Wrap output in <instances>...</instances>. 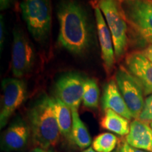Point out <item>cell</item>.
I'll return each mask as SVG.
<instances>
[{
  "label": "cell",
  "instance_id": "obj_1",
  "mask_svg": "<svg viewBox=\"0 0 152 152\" xmlns=\"http://www.w3.org/2000/svg\"><path fill=\"white\" fill-rule=\"evenodd\" d=\"M57 16L61 46L75 55L86 52L92 43V29L85 7L77 0H61Z\"/></svg>",
  "mask_w": 152,
  "mask_h": 152
},
{
  "label": "cell",
  "instance_id": "obj_2",
  "mask_svg": "<svg viewBox=\"0 0 152 152\" xmlns=\"http://www.w3.org/2000/svg\"><path fill=\"white\" fill-rule=\"evenodd\" d=\"M29 128L33 143L49 149L58 143L60 137L53 106V99L46 94L39 98L28 111Z\"/></svg>",
  "mask_w": 152,
  "mask_h": 152
},
{
  "label": "cell",
  "instance_id": "obj_3",
  "mask_svg": "<svg viewBox=\"0 0 152 152\" xmlns=\"http://www.w3.org/2000/svg\"><path fill=\"white\" fill-rule=\"evenodd\" d=\"M20 10L35 40L45 42L48 39L52 25L51 0H23Z\"/></svg>",
  "mask_w": 152,
  "mask_h": 152
},
{
  "label": "cell",
  "instance_id": "obj_4",
  "mask_svg": "<svg viewBox=\"0 0 152 152\" xmlns=\"http://www.w3.org/2000/svg\"><path fill=\"white\" fill-rule=\"evenodd\" d=\"M98 7L111 33L115 56L120 58L128 46V21L122 4L116 0H99Z\"/></svg>",
  "mask_w": 152,
  "mask_h": 152
},
{
  "label": "cell",
  "instance_id": "obj_5",
  "mask_svg": "<svg viewBox=\"0 0 152 152\" xmlns=\"http://www.w3.org/2000/svg\"><path fill=\"white\" fill-rule=\"evenodd\" d=\"M127 21L142 39L152 44V0L121 3Z\"/></svg>",
  "mask_w": 152,
  "mask_h": 152
},
{
  "label": "cell",
  "instance_id": "obj_6",
  "mask_svg": "<svg viewBox=\"0 0 152 152\" xmlns=\"http://www.w3.org/2000/svg\"><path fill=\"white\" fill-rule=\"evenodd\" d=\"M11 70L16 78L30 73L35 61L34 47L23 30L16 26L13 32Z\"/></svg>",
  "mask_w": 152,
  "mask_h": 152
},
{
  "label": "cell",
  "instance_id": "obj_7",
  "mask_svg": "<svg viewBox=\"0 0 152 152\" xmlns=\"http://www.w3.org/2000/svg\"><path fill=\"white\" fill-rule=\"evenodd\" d=\"M115 78L120 92L132 117L139 119L145 103L142 85L128 70L123 66H120L117 70Z\"/></svg>",
  "mask_w": 152,
  "mask_h": 152
},
{
  "label": "cell",
  "instance_id": "obj_8",
  "mask_svg": "<svg viewBox=\"0 0 152 152\" xmlns=\"http://www.w3.org/2000/svg\"><path fill=\"white\" fill-rule=\"evenodd\" d=\"M3 96L0 111V126L4 128L13 113L26 99V83L18 78H5L1 83Z\"/></svg>",
  "mask_w": 152,
  "mask_h": 152
},
{
  "label": "cell",
  "instance_id": "obj_9",
  "mask_svg": "<svg viewBox=\"0 0 152 152\" xmlns=\"http://www.w3.org/2000/svg\"><path fill=\"white\" fill-rule=\"evenodd\" d=\"M85 79L80 74L72 72L61 76L55 85V94L73 111H78L83 101Z\"/></svg>",
  "mask_w": 152,
  "mask_h": 152
},
{
  "label": "cell",
  "instance_id": "obj_10",
  "mask_svg": "<svg viewBox=\"0 0 152 152\" xmlns=\"http://www.w3.org/2000/svg\"><path fill=\"white\" fill-rule=\"evenodd\" d=\"M125 64L142 85L144 95L152 94V62L141 52H133L125 57Z\"/></svg>",
  "mask_w": 152,
  "mask_h": 152
},
{
  "label": "cell",
  "instance_id": "obj_11",
  "mask_svg": "<svg viewBox=\"0 0 152 152\" xmlns=\"http://www.w3.org/2000/svg\"><path fill=\"white\" fill-rule=\"evenodd\" d=\"M94 14L104 67L106 73L110 74L113 68L115 56L113 38L103 14L99 7H94Z\"/></svg>",
  "mask_w": 152,
  "mask_h": 152
},
{
  "label": "cell",
  "instance_id": "obj_12",
  "mask_svg": "<svg viewBox=\"0 0 152 152\" xmlns=\"http://www.w3.org/2000/svg\"><path fill=\"white\" fill-rule=\"evenodd\" d=\"M30 132L29 126L23 120H16L4 132L1 147L7 151L21 150L27 144Z\"/></svg>",
  "mask_w": 152,
  "mask_h": 152
},
{
  "label": "cell",
  "instance_id": "obj_13",
  "mask_svg": "<svg viewBox=\"0 0 152 152\" xmlns=\"http://www.w3.org/2000/svg\"><path fill=\"white\" fill-rule=\"evenodd\" d=\"M102 106L104 110L111 109L129 121L133 118L120 92L116 83L113 80L108 82L104 86L102 96Z\"/></svg>",
  "mask_w": 152,
  "mask_h": 152
},
{
  "label": "cell",
  "instance_id": "obj_14",
  "mask_svg": "<svg viewBox=\"0 0 152 152\" xmlns=\"http://www.w3.org/2000/svg\"><path fill=\"white\" fill-rule=\"evenodd\" d=\"M125 140L133 147L152 152V128L147 123L134 120Z\"/></svg>",
  "mask_w": 152,
  "mask_h": 152
},
{
  "label": "cell",
  "instance_id": "obj_15",
  "mask_svg": "<svg viewBox=\"0 0 152 152\" xmlns=\"http://www.w3.org/2000/svg\"><path fill=\"white\" fill-rule=\"evenodd\" d=\"M100 125L103 129L121 136L128 135L130 128L129 120L111 109L104 110V116L101 119Z\"/></svg>",
  "mask_w": 152,
  "mask_h": 152
},
{
  "label": "cell",
  "instance_id": "obj_16",
  "mask_svg": "<svg viewBox=\"0 0 152 152\" xmlns=\"http://www.w3.org/2000/svg\"><path fill=\"white\" fill-rule=\"evenodd\" d=\"M52 99L55 116L61 134L64 137L72 140L71 134L72 125H73L72 111L59 99L56 97L52 98Z\"/></svg>",
  "mask_w": 152,
  "mask_h": 152
},
{
  "label": "cell",
  "instance_id": "obj_17",
  "mask_svg": "<svg viewBox=\"0 0 152 152\" xmlns=\"http://www.w3.org/2000/svg\"><path fill=\"white\" fill-rule=\"evenodd\" d=\"M73 125L71 137L80 149L87 148L92 143V138L84 123L80 118L78 111H73Z\"/></svg>",
  "mask_w": 152,
  "mask_h": 152
},
{
  "label": "cell",
  "instance_id": "obj_18",
  "mask_svg": "<svg viewBox=\"0 0 152 152\" xmlns=\"http://www.w3.org/2000/svg\"><path fill=\"white\" fill-rule=\"evenodd\" d=\"M99 88L94 79H85L83 96L84 106L90 109H96L99 104Z\"/></svg>",
  "mask_w": 152,
  "mask_h": 152
},
{
  "label": "cell",
  "instance_id": "obj_19",
  "mask_svg": "<svg viewBox=\"0 0 152 152\" xmlns=\"http://www.w3.org/2000/svg\"><path fill=\"white\" fill-rule=\"evenodd\" d=\"M118 139L110 132L99 134L94 139L92 148L97 152H111L116 147Z\"/></svg>",
  "mask_w": 152,
  "mask_h": 152
},
{
  "label": "cell",
  "instance_id": "obj_20",
  "mask_svg": "<svg viewBox=\"0 0 152 152\" xmlns=\"http://www.w3.org/2000/svg\"><path fill=\"white\" fill-rule=\"evenodd\" d=\"M139 120L147 123L152 122V94L146 99L144 109Z\"/></svg>",
  "mask_w": 152,
  "mask_h": 152
},
{
  "label": "cell",
  "instance_id": "obj_21",
  "mask_svg": "<svg viewBox=\"0 0 152 152\" xmlns=\"http://www.w3.org/2000/svg\"><path fill=\"white\" fill-rule=\"evenodd\" d=\"M5 39V25L2 15L0 16V50H2Z\"/></svg>",
  "mask_w": 152,
  "mask_h": 152
},
{
  "label": "cell",
  "instance_id": "obj_22",
  "mask_svg": "<svg viewBox=\"0 0 152 152\" xmlns=\"http://www.w3.org/2000/svg\"><path fill=\"white\" fill-rule=\"evenodd\" d=\"M118 152H148V151L133 147L125 142L121 146L119 151Z\"/></svg>",
  "mask_w": 152,
  "mask_h": 152
},
{
  "label": "cell",
  "instance_id": "obj_23",
  "mask_svg": "<svg viewBox=\"0 0 152 152\" xmlns=\"http://www.w3.org/2000/svg\"><path fill=\"white\" fill-rule=\"evenodd\" d=\"M141 52L147 57L150 61L152 62V44H150L147 48L144 49Z\"/></svg>",
  "mask_w": 152,
  "mask_h": 152
},
{
  "label": "cell",
  "instance_id": "obj_24",
  "mask_svg": "<svg viewBox=\"0 0 152 152\" xmlns=\"http://www.w3.org/2000/svg\"><path fill=\"white\" fill-rule=\"evenodd\" d=\"M14 0H0V9L1 11L9 9Z\"/></svg>",
  "mask_w": 152,
  "mask_h": 152
},
{
  "label": "cell",
  "instance_id": "obj_25",
  "mask_svg": "<svg viewBox=\"0 0 152 152\" xmlns=\"http://www.w3.org/2000/svg\"><path fill=\"white\" fill-rule=\"evenodd\" d=\"M30 152H54L52 149H45L41 147H36Z\"/></svg>",
  "mask_w": 152,
  "mask_h": 152
},
{
  "label": "cell",
  "instance_id": "obj_26",
  "mask_svg": "<svg viewBox=\"0 0 152 152\" xmlns=\"http://www.w3.org/2000/svg\"><path fill=\"white\" fill-rule=\"evenodd\" d=\"M83 152H97V151H95V150L93 149L92 147H89V148H87V149H85V151H83Z\"/></svg>",
  "mask_w": 152,
  "mask_h": 152
},
{
  "label": "cell",
  "instance_id": "obj_27",
  "mask_svg": "<svg viewBox=\"0 0 152 152\" xmlns=\"http://www.w3.org/2000/svg\"><path fill=\"white\" fill-rule=\"evenodd\" d=\"M116 1H119L120 3H123V2H125V1H130V0H116Z\"/></svg>",
  "mask_w": 152,
  "mask_h": 152
},
{
  "label": "cell",
  "instance_id": "obj_28",
  "mask_svg": "<svg viewBox=\"0 0 152 152\" xmlns=\"http://www.w3.org/2000/svg\"><path fill=\"white\" fill-rule=\"evenodd\" d=\"M150 126H151V128H152V122L150 123Z\"/></svg>",
  "mask_w": 152,
  "mask_h": 152
}]
</instances>
